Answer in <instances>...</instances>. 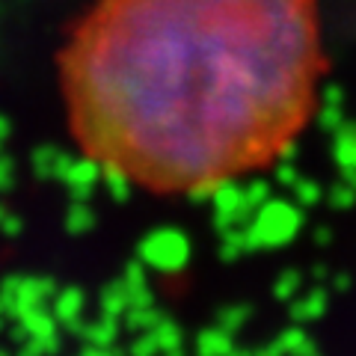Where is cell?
I'll return each instance as SVG.
<instances>
[{
    "instance_id": "1",
    "label": "cell",
    "mask_w": 356,
    "mask_h": 356,
    "mask_svg": "<svg viewBox=\"0 0 356 356\" xmlns=\"http://www.w3.org/2000/svg\"><path fill=\"white\" fill-rule=\"evenodd\" d=\"M57 65L83 158L187 196L280 161L312 122L327 57L318 0H92Z\"/></svg>"
}]
</instances>
